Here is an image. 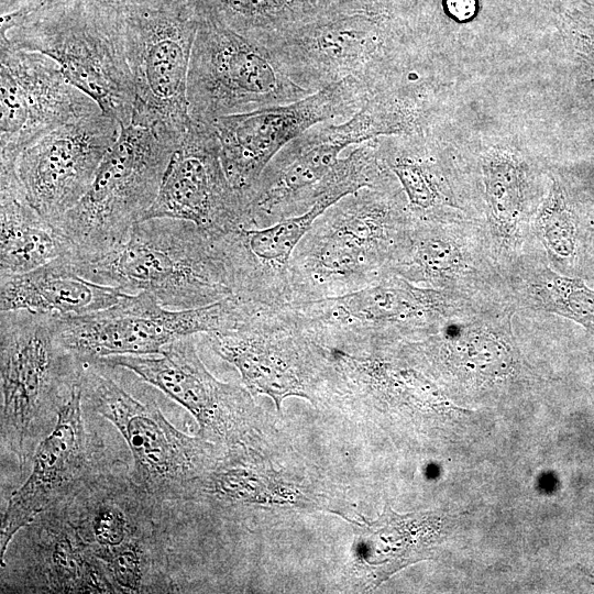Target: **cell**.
I'll return each instance as SVG.
<instances>
[{"mask_svg":"<svg viewBox=\"0 0 594 594\" xmlns=\"http://www.w3.org/2000/svg\"><path fill=\"white\" fill-rule=\"evenodd\" d=\"M384 183L341 198L316 219L288 264L289 302L344 295L393 275L408 231Z\"/></svg>","mask_w":594,"mask_h":594,"instance_id":"cell-1","label":"cell"},{"mask_svg":"<svg viewBox=\"0 0 594 594\" xmlns=\"http://www.w3.org/2000/svg\"><path fill=\"white\" fill-rule=\"evenodd\" d=\"M0 36L53 58L66 78L120 127L135 102L123 13L89 0H40L1 14Z\"/></svg>","mask_w":594,"mask_h":594,"instance_id":"cell-2","label":"cell"},{"mask_svg":"<svg viewBox=\"0 0 594 594\" xmlns=\"http://www.w3.org/2000/svg\"><path fill=\"white\" fill-rule=\"evenodd\" d=\"M72 263L86 279L128 294L148 292L168 309H194L234 296L221 248L187 220H142L127 241L108 254Z\"/></svg>","mask_w":594,"mask_h":594,"instance_id":"cell-3","label":"cell"},{"mask_svg":"<svg viewBox=\"0 0 594 594\" xmlns=\"http://www.w3.org/2000/svg\"><path fill=\"white\" fill-rule=\"evenodd\" d=\"M84 365L61 343L57 316L1 311V448L22 470L55 425Z\"/></svg>","mask_w":594,"mask_h":594,"instance_id":"cell-4","label":"cell"},{"mask_svg":"<svg viewBox=\"0 0 594 594\" xmlns=\"http://www.w3.org/2000/svg\"><path fill=\"white\" fill-rule=\"evenodd\" d=\"M177 144L130 123L106 154L84 197L54 226L74 262H90L127 241L157 197Z\"/></svg>","mask_w":594,"mask_h":594,"instance_id":"cell-5","label":"cell"},{"mask_svg":"<svg viewBox=\"0 0 594 594\" xmlns=\"http://www.w3.org/2000/svg\"><path fill=\"white\" fill-rule=\"evenodd\" d=\"M201 0H153L123 12L135 102L131 123L178 144L191 118L187 82Z\"/></svg>","mask_w":594,"mask_h":594,"instance_id":"cell-6","label":"cell"},{"mask_svg":"<svg viewBox=\"0 0 594 594\" xmlns=\"http://www.w3.org/2000/svg\"><path fill=\"white\" fill-rule=\"evenodd\" d=\"M312 92L298 86L264 45L205 10L194 42L187 82L193 120L218 118L297 101Z\"/></svg>","mask_w":594,"mask_h":594,"instance_id":"cell-7","label":"cell"},{"mask_svg":"<svg viewBox=\"0 0 594 594\" xmlns=\"http://www.w3.org/2000/svg\"><path fill=\"white\" fill-rule=\"evenodd\" d=\"M257 307L232 296L205 307L175 310L143 290L127 294L101 310L57 316V334L79 361L94 364L112 355L157 354L178 339L233 328Z\"/></svg>","mask_w":594,"mask_h":594,"instance_id":"cell-8","label":"cell"},{"mask_svg":"<svg viewBox=\"0 0 594 594\" xmlns=\"http://www.w3.org/2000/svg\"><path fill=\"white\" fill-rule=\"evenodd\" d=\"M81 397L122 435L133 457V481L158 502L191 497L219 458L211 441L176 429L155 404H144L111 378L85 367Z\"/></svg>","mask_w":594,"mask_h":594,"instance_id":"cell-9","label":"cell"},{"mask_svg":"<svg viewBox=\"0 0 594 594\" xmlns=\"http://www.w3.org/2000/svg\"><path fill=\"white\" fill-rule=\"evenodd\" d=\"M206 338L213 352L239 371L245 388L271 397L278 413L287 397L312 403L318 397L321 353L284 304L262 305L237 327Z\"/></svg>","mask_w":594,"mask_h":594,"instance_id":"cell-10","label":"cell"},{"mask_svg":"<svg viewBox=\"0 0 594 594\" xmlns=\"http://www.w3.org/2000/svg\"><path fill=\"white\" fill-rule=\"evenodd\" d=\"M371 88L349 77L297 101L218 118L213 123L226 174L245 198L273 157L323 122H342L362 108Z\"/></svg>","mask_w":594,"mask_h":594,"instance_id":"cell-11","label":"cell"},{"mask_svg":"<svg viewBox=\"0 0 594 594\" xmlns=\"http://www.w3.org/2000/svg\"><path fill=\"white\" fill-rule=\"evenodd\" d=\"M0 164H15L51 131L101 111L45 54L0 36Z\"/></svg>","mask_w":594,"mask_h":594,"instance_id":"cell-12","label":"cell"},{"mask_svg":"<svg viewBox=\"0 0 594 594\" xmlns=\"http://www.w3.org/2000/svg\"><path fill=\"white\" fill-rule=\"evenodd\" d=\"M156 502L132 477L91 476L57 505L106 572L162 565L163 538L151 512Z\"/></svg>","mask_w":594,"mask_h":594,"instance_id":"cell-13","label":"cell"},{"mask_svg":"<svg viewBox=\"0 0 594 594\" xmlns=\"http://www.w3.org/2000/svg\"><path fill=\"white\" fill-rule=\"evenodd\" d=\"M94 364L124 367L185 407L199 437L217 443H242L254 407L251 393L217 380L201 362L193 337L167 344L161 353L112 355Z\"/></svg>","mask_w":594,"mask_h":594,"instance_id":"cell-14","label":"cell"},{"mask_svg":"<svg viewBox=\"0 0 594 594\" xmlns=\"http://www.w3.org/2000/svg\"><path fill=\"white\" fill-rule=\"evenodd\" d=\"M120 131L119 122L100 111L58 127L20 154V183L47 221L55 224L84 197Z\"/></svg>","mask_w":594,"mask_h":594,"instance_id":"cell-15","label":"cell"},{"mask_svg":"<svg viewBox=\"0 0 594 594\" xmlns=\"http://www.w3.org/2000/svg\"><path fill=\"white\" fill-rule=\"evenodd\" d=\"M244 215V200L226 174L213 125L191 119L142 220H187L217 239L242 227Z\"/></svg>","mask_w":594,"mask_h":594,"instance_id":"cell-16","label":"cell"},{"mask_svg":"<svg viewBox=\"0 0 594 594\" xmlns=\"http://www.w3.org/2000/svg\"><path fill=\"white\" fill-rule=\"evenodd\" d=\"M381 31L369 14L340 13L300 25L266 47L292 80L310 92L349 77L372 88L380 77Z\"/></svg>","mask_w":594,"mask_h":594,"instance_id":"cell-17","label":"cell"},{"mask_svg":"<svg viewBox=\"0 0 594 594\" xmlns=\"http://www.w3.org/2000/svg\"><path fill=\"white\" fill-rule=\"evenodd\" d=\"M363 142L352 117L319 123L292 140L273 157L246 196L243 227H270L308 211L320 198V185L340 154Z\"/></svg>","mask_w":594,"mask_h":594,"instance_id":"cell-18","label":"cell"},{"mask_svg":"<svg viewBox=\"0 0 594 594\" xmlns=\"http://www.w3.org/2000/svg\"><path fill=\"white\" fill-rule=\"evenodd\" d=\"M91 477L80 381L41 440L25 482L10 496L1 518V563L15 535Z\"/></svg>","mask_w":594,"mask_h":594,"instance_id":"cell-19","label":"cell"},{"mask_svg":"<svg viewBox=\"0 0 594 594\" xmlns=\"http://www.w3.org/2000/svg\"><path fill=\"white\" fill-rule=\"evenodd\" d=\"M353 525V556L372 587L406 566L430 558L439 541L442 519L437 513L397 514L389 505L374 520Z\"/></svg>","mask_w":594,"mask_h":594,"instance_id":"cell-20","label":"cell"},{"mask_svg":"<svg viewBox=\"0 0 594 594\" xmlns=\"http://www.w3.org/2000/svg\"><path fill=\"white\" fill-rule=\"evenodd\" d=\"M128 293L79 275L68 255L32 271L0 276V310L84 315L119 302Z\"/></svg>","mask_w":594,"mask_h":594,"instance_id":"cell-21","label":"cell"},{"mask_svg":"<svg viewBox=\"0 0 594 594\" xmlns=\"http://www.w3.org/2000/svg\"><path fill=\"white\" fill-rule=\"evenodd\" d=\"M72 255L68 240L30 202L15 164H0V276Z\"/></svg>","mask_w":594,"mask_h":594,"instance_id":"cell-22","label":"cell"},{"mask_svg":"<svg viewBox=\"0 0 594 594\" xmlns=\"http://www.w3.org/2000/svg\"><path fill=\"white\" fill-rule=\"evenodd\" d=\"M42 514L34 562L24 592L114 593L101 563L79 542L72 525L56 504Z\"/></svg>","mask_w":594,"mask_h":594,"instance_id":"cell-23","label":"cell"},{"mask_svg":"<svg viewBox=\"0 0 594 594\" xmlns=\"http://www.w3.org/2000/svg\"><path fill=\"white\" fill-rule=\"evenodd\" d=\"M542 289L552 310L594 328V292L581 280L561 277L549 273L544 277Z\"/></svg>","mask_w":594,"mask_h":594,"instance_id":"cell-24","label":"cell"},{"mask_svg":"<svg viewBox=\"0 0 594 594\" xmlns=\"http://www.w3.org/2000/svg\"><path fill=\"white\" fill-rule=\"evenodd\" d=\"M542 235L558 254L566 256L573 251V226L563 210L543 213L540 220Z\"/></svg>","mask_w":594,"mask_h":594,"instance_id":"cell-25","label":"cell"}]
</instances>
